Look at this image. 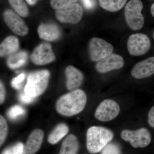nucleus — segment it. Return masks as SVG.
Wrapping results in <instances>:
<instances>
[{
  "instance_id": "24",
  "label": "nucleus",
  "mask_w": 154,
  "mask_h": 154,
  "mask_svg": "<svg viewBox=\"0 0 154 154\" xmlns=\"http://www.w3.org/2000/svg\"><path fill=\"white\" fill-rule=\"evenodd\" d=\"M25 109L22 106L15 105L10 108L8 111V115L11 119H16L25 114Z\"/></svg>"
},
{
  "instance_id": "4",
  "label": "nucleus",
  "mask_w": 154,
  "mask_h": 154,
  "mask_svg": "<svg viewBox=\"0 0 154 154\" xmlns=\"http://www.w3.org/2000/svg\"><path fill=\"white\" fill-rule=\"evenodd\" d=\"M143 5L140 0H130L125 8V21L131 30H140L143 27L144 18L141 14Z\"/></svg>"
},
{
  "instance_id": "21",
  "label": "nucleus",
  "mask_w": 154,
  "mask_h": 154,
  "mask_svg": "<svg viewBox=\"0 0 154 154\" xmlns=\"http://www.w3.org/2000/svg\"><path fill=\"white\" fill-rule=\"evenodd\" d=\"M127 0H99L102 8L109 12H116L121 10L126 4Z\"/></svg>"
},
{
  "instance_id": "16",
  "label": "nucleus",
  "mask_w": 154,
  "mask_h": 154,
  "mask_svg": "<svg viewBox=\"0 0 154 154\" xmlns=\"http://www.w3.org/2000/svg\"><path fill=\"white\" fill-rule=\"evenodd\" d=\"M38 36L42 39L48 41L57 40L60 36V31L57 25L53 23L41 24L37 29Z\"/></svg>"
},
{
  "instance_id": "30",
  "label": "nucleus",
  "mask_w": 154,
  "mask_h": 154,
  "mask_svg": "<svg viewBox=\"0 0 154 154\" xmlns=\"http://www.w3.org/2000/svg\"><path fill=\"white\" fill-rule=\"evenodd\" d=\"M149 124L152 127L154 128V106L151 108L148 113Z\"/></svg>"
},
{
  "instance_id": "32",
  "label": "nucleus",
  "mask_w": 154,
  "mask_h": 154,
  "mask_svg": "<svg viewBox=\"0 0 154 154\" xmlns=\"http://www.w3.org/2000/svg\"><path fill=\"white\" fill-rule=\"evenodd\" d=\"M5 89L4 84L2 82L0 83V103L1 105L3 104L5 98Z\"/></svg>"
},
{
  "instance_id": "35",
  "label": "nucleus",
  "mask_w": 154,
  "mask_h": 154,
  "mask_svg": "<svg viewBox=\"0 0 154 154\" xmlns=\"http://www.w3.org/2000/svg\"><path fill=\"white\" fill-rule=\"evenodd\" d=\"M153 38H154V32H153Z\"/></svg>"
},
{
  "instance_id": "34",
  "label": "nucleus",
  "mask_w": 154,
  "mask_h": 154,
  "mask_svg": "<svg viewBox=\"0 0 154 154\" xmlns=\"http://www.w3.org/2000/svg\"><path fill=\"white\" fill-rule=\"evenodd\" d=\"M151 13L152 16L154 17V3L152 5L151 8Z\"/></svg>"
},
{
  "instance_id": "33",
  "label": "nucleus",
  "mask_w": 154,
  "mask_h": 154,
  "mask_svg": "<svg viewBox=\"0 0 154 154\" xmlns=\"http://www.w3.org/2000/svg\"><path fill=\"white\" fill-rule=\"evenodd\" d=\"M26 2L30 5H34L37 3L38 0H26Z\"/></svg>"
},
{
  "instance_id": "7",
  "label": "nucleus",
  "mask_w": 154,
  "mask_h": 154,
  "mask_svg": "<svg viewBox=\"0 0 154 154\" xmlns=\"http://www.w3.org/2000/svg\"><path fill=\"white\" fill-rule=\"evenodd\" d=\"M113 45L102 38L94 37L89 42L90 58L93 61H99L112 54Z\"/></svg>"
},
{
  "instance_id": "31",
  "label": "nucleus",
  "mask_w": 154,
  "mask_h": 154,
  "mask_svg": "<svg viewBox=\"0 0 154 154\" xmlns=\"http://www.w3.org/2000/svg\"><path fill=\"white\" fill-rule=\"evenodd\" d=\"M85 8L88 10L93 9L95 5V0H82Z\"/></svg>"
},
{
  "instance_id": "2",
  "label": "nucleus",
  "mask_w": 154,
  "mask_h": 154,
  "mask_svg": "<svg viewBox=\"0 0 154 154\" xmlns=\"http://www.w3.org/2000/svg\"><path fill=\"white\" fill-rule=\"evenodd\" d=\"M87 149L89 152L96 154L102 151L103 148L112 140L113 132L110 130L100 126H92L87 132Z\"/></svg>"
},
{
  "instance_id": "22",
  "label": "nucleus",
  "mask_w": 154,
  "mask_h": 154,
  "mask_svg": "<svg viewBox=\"0 0 154 154\" xmlns=\"http://www.w3.org/2000/svg\"><path fill=\"white\" fill-rule=\"evenodd\" d=\"M11 7L21 17H26L29 14V11L24 0H8Z\"/></svg>"
},
{
  "instance_id": "29",
  "label": "nucleus",
  "mask_w": 154,
  "mask_h": 154,
  "mask_svg": "<svg viewBox=\"0 0 154 154\" xmlns=\"http://www.w3.org/2000/svg\"><path fill=\"white\" fill-rule=\"evenodd\" d=\"M35 98L34 97H31L25 94L24 92L20 94L19 96V100L22 103H25V104L32 103L35 100Z\"/></svg>"
},
{
  "instance_id": "28",
  "label": "nucleus",
  "mask_w": 154,
  "mask_h": 154,
  "mask_svg": "<svg viewBox=\"0 0 154 154\" xmlns=\"http://www.w3.org/2000/svg\"><path fill=\"white\" fill-rule=\"evenodd\" d=\"M25 78V74L24 73H21L18 76L14 78L11 82V85L15 89L19 90L22 86V83L24 82Z\"/></svg>"
},
{
  "instance_id": "8",
  "label": "nucleus",
  "mask_w": 154,
  "mask_h": 154,
  "mask_svg": "<svg viewBox=\"0 0 154 154\" xmlns=\"http://www.w3.org/2000/svg\"><path fill=\"white\" fill-rule=\"evenodd\" d=\"M83 14L82 8L77 3L56 10L55 13L56 17L60 22L72 24L79 22Z\"/></svg>"
},
{
  "instance_id": "14",
  "label": "nucleus",
  "mask_w": 154,
  "mask_h": 154,
  "mask_svg": "<svg viewBox=\"0 0 154 154\" xmlns=\"http://www.w3.org/2000/svg\"><path fill=\"white\" fill-rule=\"evenodd\" d=\"M44 133L41 129L33 131L29 135L25 146L24 154H35L41 147Z\"/></svg>"
},
{
  "instance_id": "19",
  "label": "nucleus",
  "mask_w": 154,
  "mask_h": 154,
  "mask_svg": "<svg viewBox=\"0 0 154 154\" xmlns=\"http://www.w3.org/2000/svg\"><path fill=\"white\" fill-rule=\"evenodd\" d=\"M28 54L25 51H20L10 55L7 60L8 66L11 69L19 68L26 63Z\"/></svg>"
},
{
  "instance_id": "27",
  "label": "nucleus",
  "mask_w": 154,
  "mask_h": 154,
  "mask_svg": "<svg viewBox=\"0 0 154 154\" xmlns=\"http://www.w3.org/2000/svg\"><path fill=\"white\" fill-rule=\"evenodd\" d=\"M102 154H120V150L117 145L108 143L102 150Z\"/></svg>"
},
{
  "instance_id": "17",
  "label": "nucleus",
  "mask_w": 154,
  "mask_h": 154,
  "mask_svg": "<svg viewBox=\"0 0 154 154\" xmlns=\"http://www.w3.org/2000/svg\"><path fill=\"white\" fill-rule=\"evenodd\" d=\"M19 46L18 38L15 36H8L0 45V55L4 57L11 55L17 52Z\"/></svg>"
},
{
  "instance_id": "15",
  "label": "nucleus",
  "mask_w": 154,
  "mask_h": 154,
  "mask_svg": "<svg viewBox=\"0 0 154 154\" xmlns=\"http://www.w3.org/2000/svg\"><path fill=\"white\" fill-rule=\"evenodd\" d=\"M66 88L69 90H74L81 86L84 80L82 73L76 68L69 66L66 69Z\"/></svg>"
},
{
  "instance_id": "3",
  "label": "nucleus",
  "mask_w": 154,
  "mask_h": 154,
  "mask_svg": "<svg viewBox=\"0 0 154 154\" xmlns=\"http://www.w3.org/2000/svg\"><path fill=\"white\" fill-rule=\"evenodd\" d=\"M49 78V72L47 70L30 73L28 75L24 92L28 96L35 98L40 96L46 90Z\"/></svg>"
},
{
  "instance_id": "5",
  "label": "nucleus",
  "mask_w": 154,
  "mask_h": 154,
  "mask_svg": "<svg viewBox=\"0 0 154 154\" xmlns=\"http://www.w3.org/2000/svg\"><path fill=\"white\" fill-rule=\"evenodd\" d=\"M122 138L129 141L135 148L146 147L151 141L150 133L146 128H140L135 131L124 130L121 134Z\"/></svg>"
},
{
  "instance_id": "10",
  "label": "nucleus",
  "mask_w": 154,
  "mask_h": 154,
  "mask_svg": "<svg viewBox=\"0 0 154 154\" xmlns=\"http://www.w3.org/2000/svg\"><path fill=\"white\" fill-rule=\"evenodd\" d=\"M3 18L8 27L14 33L21 36H25L28 34V26L14 11L6 10L3 13Z\"/></svg>"
},
{
  "instance_id": "9",
  "label": "nucleus",
  "mask_w": 154,
  "mask_h": 154,
  "mask_svg": "<svg viewBox=\"0 0 154 154\" xmlns=\"http://www.w3.org/2000/svg\"><path fill=\"white\" fill-rule=\"evenodd\" d=\"M120 111L119 105L113 100L106 99L99 104L96 110L95 117L102 122H107L115 119Z\"/></svg>"
},
{
  "instance_id": "1",
  "label": "nucleus",
  "mask_w": 154,
  "mask_h": 154,
  "mask_svg": "<svg viewBox=\"0 0 154 154\" xmlns=\"http://www.w3.org/2000/svg\"><path fill=\"white\" fill-rule=\"evenodd\" d=\"M87 101L85 93L82 90L76 89L60 97L57 102L56 108L60 115L72 116L84 110Z\"/></svg>"
},
{
  "instance_id": "11",
  "label": "nucleus",
  "mask_w": 154,
  "mask_h": 154,
  "mask_svg": "<svg viewBox=\"0 0 154 154\" xmlns=\"http://www.w3.org/2000/svg\"><path fill=\"white\" fill-rule=\"evenodd\" d=\"M31 59L36 65H44L52 62L55 60L51 45L48 43L39 45L33 50Z\"/></svg>"
},
{
  "instance_id": "18",
  "label": "nucleus",
  "mask_w": 154,
  "mask_h": 154,
  "mask_svg": "<svg viewBox=\"0 0 154 154\" xmlns=\"http://www.w3.org/2000/svg\"><path fill=\"white\" fill-rule=\"evenodd\" d=\"M79 149V142L76 137L70 134L63 142L58 154H77Z\"/></svg>"
},
{
  "instance_id": "25",
  "label": "nucleus",
  "mask_w": 154,
  "mask_h": 154,
  "mask_svg": "<svg viewBox=\"0 0 154 154\" xmlns=\"http://www.w3.org/2000/svg\"><path fill=\"white\" fill-rule=\"evenodd\" d=\"M8 132V126L7 121L4 116H0V145H2L5 142Z\"/></svg>"
},
{
  "instance_id": "12",
  "label": "nucleus",
  "mask_w": 154,
  "mask_h": 154,
  "mask_svg": "<svg viewBox=\"0 0 154 154\" xmlns=\"http://www.w3.org/2000/svg\"><path fill=\"white\" fill-rule=\"evenodd\" d=\"M124 65V61L121 56L111 54L99 61L96 64V70L101 73H105L122 68Z\"/></svg>"
},
{
  "instance_id": "20",
  "label": "nucleus",
  "mask_w": 154,
  "mask_h": 154,
  "mask_svg": "<svg viewBox=\"0 0 154 154\" xmlns=\"http://www.w3.org/2000/svg\"><path fill=\"white\" fill-rule=\"evenodd\" d=\"M69 128L66 124H59L48 136V141L49 143L54 145L57 143L69 132Z\"/></svg>"
},
{
  "instance_id": "23",
  "label": "nucleus",
  "mask_w": 154,
  "mask_h": 154,
  "mask_svg": "<svg viewBox=\"0 0 154 154\" xmlns=\"http://www.w3.org/2000/svg\"><path fill=\"white\" fill-rule=\"evenodd\" d=\"M25 146L21 142H18L4 150L2 154H24Z\"/></svg>"
},
{
  "instance_id": "13",
  "label": "nucleus",
  "mask_w": 154,
  "mask_h": 154,
  "mask_svg": "<svg viewBox=\"0 0 154 154\" xmlns=\"http://www.w3.org/2000/svg\"><path fill=\"white\" fill-rule=\"evenodd\" d=\"M131 75L136 79L147 78L154 74V57H149L137 63L131 72Z\"/></svg>"
},
{
  "instance_id": "6",
  "label": "nucleus",
  "mask_w": 154,
  "mask_h": 154,
  "mask_svg": "<svg viewBox=\"0 0 154 154\" xmlns=\"http://www.w3.org/2000/svg\"><path fill=\"white\" fill-rule=\"evenodd\" d=\"M149 38L145 34L137 33L130 36L127 42V48L130 54L138 56L145 54L150 48Z\"/></svg>"
},
{
  "instance_id": "26",
  "label": "nucleus",
  "mask_w": 154,
  "mask_h": 154,
  "mask_svg": "<svg viewBox=\"0 0 154 154\" xmlns=\"http://www.w3.org/2000/svg\"><path fill=\"white\" fill-rule=\"evenodd\" d=\"M77 0H51L50 5L52 8L58 10L75 4Z\"/></svg>"
}]
</instances>
